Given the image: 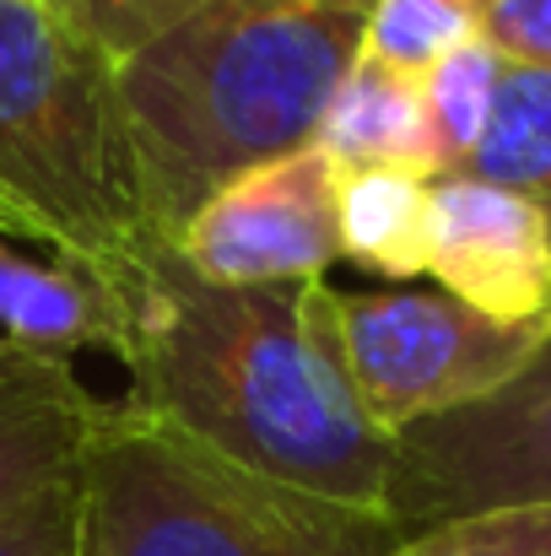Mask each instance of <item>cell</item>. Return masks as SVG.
<instances>
[{"label":"cell","instance_id":"6da1fadb","mask_svg":"<svg viewBox=\"0 0 551 556\" xmlns=\"http://www.w3.org/2000/svg\"><path fill=\"white\" fill-rule=\"evenodd\" d=\"M125 368L136 405L216 454L281 486L384 514L395 438L367 421L347 383L325 281L211 287L168 249L130 308Z\"/></svg>","mask_w":551,"mask_h":556},{"label":"cell","instance_id":"7a4b0ae2","mask_svg":"<svg viewBox=\"0 0 551 556\" xmlns=\"http://www.w3.org/2000/svg\"><path fill=\"white\" fill-rule=\"evenodd\" d=\"M378 0H205L114 65L158 238L271 157L309 147Z\"/></svg>","mask_w":551,"mask_h":556},{"label":"cell","instance_id":"3957f363","mask_svg":"<svg viewBox=\"0 0 551 556\" xmlns=\"http://www.w3.org/2000/svg\"><path fill=\"white\" fill-rule=\"evenodd\" d=\"M0 200L33 243L92 270L130 308L168 254L147 211L114 60L49 0H0Z\"/></svg>","mask_w":551,"mask_h":556},{"label":"cell","instance_id":"277c9868","mask_svg":"<svg viewBox=\"0 0 551 556\" xmlns=\"http://www.w3.org/2000/svg\"><path fill=\"white\" fill-rule=\"evenodd\" d=\"M405 530L281 486L168 416L103 405L76 465V556H384Z\"/></svg>","mask_w":551,"mask_h":556},{"label":"cell","instance_id":"5b68a950","mask_svg":"<svg viewBox=\"0 0 551 556\" xmlns=\"http://www.w3.org/2000/svg\"><path fill=\"white\" fill-rule=\"evenodd\" d=\"M325 319L363 416L389 438L492 394L551 330V319L498 325L449 292H341L330 281Z\"/></svg>","mask_w":551,"mask_h":556},{"label":"cell","instance_id":"8992f818","mask_svg":"<svg viewBox=\"0 0 551 556\" xmlns=\"http://www.w3.org/2000/svg\"><path fill=\"white\" fill-rule=\"evenodd\" d=\"M525 503H551V330L492 394L405 427L384 486V514L405 535Z\"/></svg>","mask_w":551,"mask_h":556},{"label":"cell","instance_id":"52a82bcc","mask_svg":"<svg viewBox=\"0 0 551 556\" xmlns=\"http://www.w3.org/2000/svg\"><path fill=\"white\" fill-rule=\"evenodd\" d=\"M341 179L347 168L320 141L271 157L216 189L184 222L174 254L211 287L325 281L341 260Z\"/></svg>","mask_w":551,"mask_h":556},{"label":"cell","instance_id":"ba28073f","mask_svg":"<svg viewBox=\"0 0 551 556\" xmlns=\"http://www.w3.org/2000/svg\"><path fill=\"white\" fill-rule=\"evenodd\" d=\"M427 276L498 325L551 319V194L443 174L427 200Z\"/></svg>","mask_w":551,"mask_h":556},{"label":"cell","instance_id":"9c48e42d","mask_svg":"<svg viewBox=\"0 0 551 556\" xmlns=\"http://www.w3.org/2000/svg\"><path fill=\"white\" fill-rule=\"evenodd\" d=\"M98 410L65 352L0 336V514L76 476Z\"/></svg>","mask_w":551,"mask_h":556},{"label":"cell","instance_id":"30bf717a","mask_svg":"<svg viewBox=\"0 0 551 556\" xmlns=\"http://www.w3.org/2000/svg\"><path fill=\"white\" fill-rule=\"evenodd\" d=\"M341 168H405L422 179H443V152L427 119L422 76L395 71L373 54H358L341 92L325 109L314 136Z\"/></svg>","mask_w":551,"mask_h":556},{"label":"cell","instance_id":"8fae6325","mask_svg":"<svg viewBox=\"0 0 551 556\" xmlns=\"http://www.w3.org/2000/svg\"><path fill=\"white\" fill-rule=\"evenodd\" d=\"M0 336L38 346V352H76L109 346L125 357L130 346V303L71 260H22L0 238Z\"/></svg>","mask_w":551,"mask_h":556},{"label":"cell","instance_id":"7c38bea8","mask_svg":"<svg viewBox=\"0 0 551 556\" xmlns=\"http://www.w3.org/2000/svg\"><path fill=\"white\" fill-rule=\"evenodd\" d=\"M433 185L405 168H347L341 179V254L373 276L405 281L427 270Z\"/></svg>","mask_w":551,"mask_h":556},{"label":"cell","instance_id":"4fadbf2b","mask_svg":"<svg viewBox=\"0 0 551 556\" xmlns=\"http://www.w3.org/2000/svg\"><path fill=\"white\" fill-rule=\"evenodd\" d=\"M454 174L503 189L551 194V71L503 65L487 136L476 141V152Z\"/></svg>","mask_w":551,"mask_h":556},{"label":"cell","instance_id":"5bb4252c","mask_svg":"<svg viewBox=\"0 0 551 556\" xmlns=\"http://www.w3.org/2000/svg\"><path fill=\"white\" fill-rule=\"evenodd\" d=\"M503 65L509 60L487 38H471V43L449 49L422 76V98H427V119H433V136H438V152H443V174H454L476 152V141L487 136Z\"/></svg>","mask_w":551,"mask_h":556},{"label":"cell","instance_id":"9a60e30c","mask_svg":"<svg viewBox=\"0 0 551 556\" xmlns=\"http://www.w3.org/2000/svg\"><path fill=\"white\" fill-rule=\"evenodd\" d=\"M481 5L487 0H378L367 22V54L427 76L449 49L481 38Z\"/></svg>","mask_w":551,"mask_h":556},{"label":"cell","instance_id":"2e32d148","mask_svg":"<svg viewBox=\"0 0 551 556\" xmlns=\"http://www.w3.org/2000/svg\"><path fill=\"white\" fill-rule=\"evenodd\" d=\"M384 556H551V503L492 508L411 530Z\"/></svg>","mask_w":551,"mask_h":556},{"label":"cell","instance_id":"e0dca14e","mask_svg":"<svg viewBox=\"0 0 551 556\" xmlns=\"http://www.w3.org/2000/svg\"><path fill=\"white\" fill-rule=\"evenodd\" d=\"M205 0H49V11L76 27L103 60H130L141 54L152 38H163L168 27H179L189 11H200Z\"/></svg>","mask_w":551,"mask_h":556},{"label":"cell","instance_id":"ac0fdd59","mask_svg":"<svg viewBox=\"0 0 551 556\" xmlns=\"http://www.w3.org/2000/svg\"><path fill=\"white\" fill-rule=\"evenodd\" d=\"M0 556H76V476L0 514Z\"/></svg>","mask_w":551,"mask_h":556},{"label":"cell","instance_id":"d6986e66","mask_svg":"<svg viewBox=\"0 0 551 556\" xmlns=\"http://www.w3.org/2000/svg\"><path fill=\"white\" fill-rule=\"evenodd\" d=\"M481 38L509 65L551 71V0H487L481 5Z\"/></svg>","mask_w":551,"mask_h":556},{"label":"cell","instance_id":"ffe728a7","mask_svg":"<svg viewBox=\"0 0 551 556\" xmlns=\"http://www.w3.org/2000/svg\"><path fill=\"white\" fill-rule=\"evenodd\" d=\"M0 238H27V222H22L5 200H0Z\"/></svg>","mask_w":551,"mask_h":556}]
</instances>
